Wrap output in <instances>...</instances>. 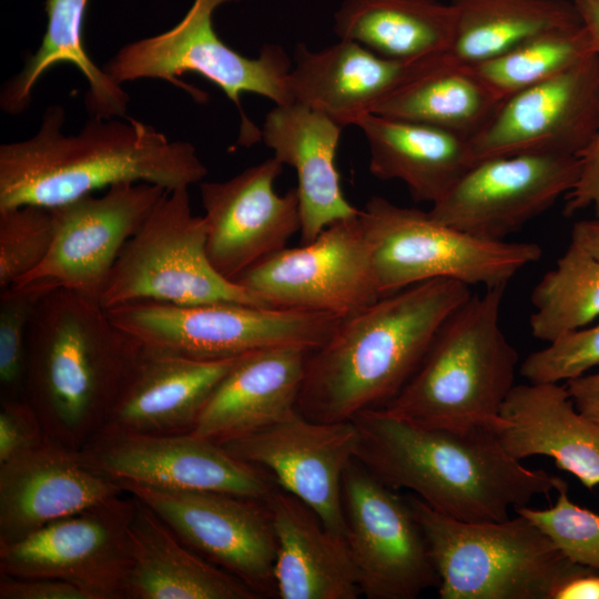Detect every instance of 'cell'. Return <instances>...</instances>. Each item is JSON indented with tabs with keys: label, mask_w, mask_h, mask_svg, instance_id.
I'll return each instance as SVG.
<instances>
[{
	"label": "cell",
	"mask_w": 599,
	"mask_h": 599,
	"mask_svg": "<svg viewBox=\"0 0 599 599\" xmlns=\"http://www.w3.org/2000/svg\"><path fill=\"white\" fill-rule=\"evenodd\" d=\"M352 420L359 434L356 459L388 487L410 490L448 517L501 521L555 490L556 476L509 456L490 428L423 427L384 407Z\"/></svg>",
	"instance_id": "6da1fadb"
},
{
	"label": "cell",
	"mask_w": 599,
	"mask_h": 599,
	"mask_svg": "<svg viewBox=\"0 0 599 599\" xmlns=\"http://www.w3.org/2000/svg\"><path fill=\"white\" fill-rule=\"evenodd\" d=\"M64 121V109L52 105L32 136L0 145V210L57 207L125 182L172 191L207 175L191 143L133 118L90 116L75 134L63 133Z\"/></svg>",
	"instance_id": "7a4b0ae2"
},
{
	"label": "cell",
	"mask_w": 599,
	"mask_h": 599,
	"mask_svg": "<svg viewBox=\"0 0 599 599\" xmlns=\"http://www.w3.org/2000/svg\"><path fill=\"white\" fill-rule=\"evenodd\" d=\"M471 293L436 278L380 297L344 317L307 355L297 410L321 423L386 406L406 385L437 332Z\"/></svg>",
	"instance_id": "3957f363"
},
{
	"label": "cell",
	"mask_w": 599,
	"mask_h": 599,
	"mask_svg": "<svg viewBox=\"0 0 599 599\" xmlns=\"http://www.w3.org/2000/svg\"><path fill=\"white\" fill-rule=\"evenodd\" d=\"M144 346L100 302L63 287L33 315L23 397L47 438L81 449L106 424Z\"/></svg>",
	"instance_id": "277c9868"
},
{
	"label": "cell",
	"mask_w": 599,
	"mask_h": 599,
	"mask_svg": "<svg viewBox=\"0 0 599 599\" xmlns=\"http://www.w3.org/2000/svg\"><path fill=\"white\" fill-rule=\"evenodd\" d=\"M505 290L487 288L455 309L413 376L384 408L423 427L495 432L516 385L519 361L500 324Z\"/></svg>",
	"instance_id": "5b68a950"
},
{
	"label": "cell",
	"mask_w": 599,
	"mask_h": 599,
	"mask_svg": "<svg viewBox=\"0 0 599 599\" xmlns=\"http://www.w3.org/2000/svg\"><path fill=\"white\" fill-rule=\"evenodd\" d=\"M438 573L440 599H554L583 565L524 515L468 522L407 496Z\"/></svg>",
	"instance_id": "8992f818"
},
{
	"label": "cell",
	"mask_w": 599,
	"mask_h": 599,
	"mask_svg": "<svg viewBox=\"0 0 599 599\" xmlns=\"http://www.w3.org/2000/svg\"><path fill=\"white\" fill-rule=\"evenodd\" d=\"M359 219L372 246L382 297L436 278L486 288L506 286L542 257L537 243L477 237L436 221L428 212L382 196H372Z\"/></svg>",
	"instance_id": "52a82bcc"
},
{
	"label": "cell",
	"mask_w": 599,
	"mask_h": 599,
	"mask_svg": "<svg viewBox=\"0 0 599 599\" xmlns=\"http://www.w3.org/2000/svg\"><path fill=\"white\" fill-rule=\"evenodd\" d=\"M240 0H194L185 16L171 29L123 45L103 70L120 84L141 79H160L179 85L192 95L179 75L193 72L219 87L238 109V143L250 146L261 140V129L246 116L242 93H254L275 104L294 102L288 90L293 63L278 45L266 44L256 58L240 54L216 33L215 10Z\"/></svg>",
	"instance_id": "ba28073f"
},
{
	"label": "cell",
	"mask_w": 599,
	"mask_h": 599,
	"mask_svg": "<svg viewBox=\"0 0 599 599\" xmlns=\"http://www.w3.org/2000/svg\"><path fill=\"white\" fill-rule=\"evenodd\" d=\"M176 305L237 303L271 307L257 293L222 276L206 253V224L189 187L166 191L122 248L102 292L104 309L132 302Z\"/></svg>",
	"instance_id": "9c48e42d"
},
{
	"label": "cell",
	"mask_w": 599,
	"mask_h": 599,
	"mask_svg": "<svg viewBox=\"0 0 599 599\" xmlns=\"http://www.w3.org/2000/svg\"><path fill=\"white\" fill-rule=\"evenodd\" d=\"M144 347L196 361H222L273 347L322 346L343 317L237 303L132 302L106 309Z\"/></svg>",
	"instance_id": "30bf717a"
},
{
	"label": "cell",
	"mask_w": 599,
	"mask_h": 599,
	"mask_svg": "<svg viewBox=\"0 0 599 599\" xmlns=\"http://www.w3.org/2000/svg\"><path fill=\"white\" fill-rule=\"evenodd\" d=\"M345 540L362 595L416 599L439 578L407 496L354 459L343 477Z\"/></svg>",
	"instance_id": "8fae6325"
},
{
	"label": "cell",
	"mask_w": 599,
	"mask_h": 599,
	"mask_svg": "<svg viewBox=\"0 0 599 599\" xmlns=\"http://www.w3.org/2000/svg\"><path fill=\"white\" fill-rule=\"evenodd\" d=\"M233 282L257 293L271 307L343 318L382 297L359 213L329 224L307 244L260 261Z\"/></svg>",
	"instance_id": "7c38bea8"
},
{
	"label": "cell",
	"mask_w": 599,
	"mask_h": 599,
	"mask_svg": "<svg viewBox=\"0 0 599 599\" xmlns=\"http://www.w3.org/2000/svg\"><path fill=\"white\" fill-rule=\"evenodd\" d=\"M192 550L261 598L276 595V536L265 500L219 491L169 490L118 481Z\"/></svg>",
	"instance_id": "4fadbf2b"
},
{
	"label": "cell",
	"mask_w": 599,
	"mask_h": 599,
	"mask_svg": "<svg viewBox=\"0 0 599 599\" xmlns=\"http://www.w3.org/2000/svg\"><path fill=\"white\" fill-rule=\"evenodd\" d=\"M134 497L123 493L0 544V575L70 582L90 599H122Z\"/></svg>",
	"instance_id": "5bb4252c"
},
{
	"label": "cell",
	"mask_w": 599,
	"mask_h": 599,
	"mask_svg": "<svg viewBox=\"0 0 599 599\" xmlns=\"http://www.w3.org/2000/svg\"><path fill=\"white\" fill-rule=\"evenodd\" d=\"M577 156L521 153L475 162L429 215L477 237L505 241L576 184Z\"/></svg>",
	"instance_id": "9a60e30c"
},
{
	"label": "cell",
	"mask_w": 599,
	"mask_h": 599,
	"mask_svg": "<svg viewBox=\"0 0 599 599\" xmlns=\"http://www.w3.org/2000/svg\"><path fill=\"white\" fill-rule=\"evenodd\" d=\"M81 451L91 467L115 481L262 500L277 487L264 469L191 433L149 435L101 429Z\"/></svg>",
	"instance_id": "2e32d148"
},
{
	"label": "cell",
	"mask_w": 599,
	"mask_h": 599,
	"mask_svg": "<svg viewBox=\"0 0 599 599\" xmlns=\"http://www.w3.org/2000/svg\"><path fill=\"white\" fill-rule=\"evenodd\" d=\"M599 132V59L591 54L568 70L505 98L470 139L474 162L545 153L577 156Z\"/></svg>",
	"instance_id": "e0dca14e"
},
{
	"label": "cell",
	"mask_w": 599,
	"mask_h": 599,
	"mask_svg": "<svg viewBox=\"0 0 599 599\" xmlns=\"http://www.w3.org/2000/svg\"><path fill=\"white\" fill-rule=\"evenodd\" d=\"M151 183H119L52 207L55 236L44 261L16 284L43 280L100 302L125 243L164 196Z\"/></svg>",
	"instance_id": "ac0fdd59"
},
{
	"label": "cell",
	"mask_w": 599,
	"mask_h": 599,
	"mask_svg": "<svg viewBox=\"0 0 599 599\" xmlns=\"http://www.w3.org/2000/svg\"><path fill=\"white\" fill-rule=\"evenodd\" d=\"M358 444L353 420L321 423L296 409L222 446L240 460L267 471L278 488L301 499L328 529L344 536L343 477L356 459Z\"/></svg>",
	"instance_id": "d6986e66"
},
{
	"label": "cell",
	"mask_w": 599,
	"mask_h": 599,
	"mask_svg": "<svg viewBox=\"0 0 599 599\" xmlns=\"http://www.w3.org/2000/svg\"><path fill=\"white\" fill-rule=\"evenodd\" d=\"M283 164L274 156L226 181L199 183L206 224V253L213 267L234 281L260 261L286 247L301 232L297 189H274Z\"/></svg>",
	"instance_id": "ffe728a7"
},
{
	"label": "cell",
	"mask_w": 599,
	"mask_h": 599,
	"mask_svg": "<svg viewBox=\"0 0 599 599\" xmlns=\"http://www.w3.org/2000/svg\"><path fill=\"white\" fill-rule=\"evenodd\" d=\"M125 493L81 451L49 438L0 464V544Z\"/></svg>",
	"instance_id": "44dd1931"
},
{
	"label": "cell",
	"mask_w": 599,
	"mask_h": 599,
	"mask_svg": "<svg viewBox=\"0 0 599 599\" xmlns=\"http://www.w3.org/2000/svg\"><path fill=\"white\" fill-rule=\"evenodd\" d=\"M446 59L438 55L399 61L344 39L318 51L300 43L294 50L288 90L293 101L327 114L345 128L355 125L397 89Z\"/></svg>",
	"instance_id": "7402d4cb"
},
{
	"label": "cell",
	"mask_w": 599,
	"mask_h": 599,
	"mask_svg": "<svg viewBox=\"0 0 599 599\" xmlns=\"http://www.w3.org/2000/svg\"><path fill=\"white\" fill-rule=\"evenodd\" d=\"M495 434L509 456H548L589 490L599 485V423L581 414L565 385H515Z\"/></svg>",
	"instance_id": "603a6c76"
},
{
	"label": "cell",
	"mask_w": 599,
	"mask_h": 599,
	"mask_svg": "<svg viewBox=\"0 0 599 599\" xmlns=\"http://www.w3.org/2000/svg\"><path fill=\"white\" fill-rule=\"evenodd\" d=\"M344 126L301 102L268 111L261 140L283 165L295 169L301 211V243L307 244L329 224L355 216L359 210L344 196L336 151Z\"/></svg>",
	"instance_id": "cb8c5ba5"
},
{
	"label": "cell",
	"mask_w": 599,
	"mask_h": 599,
	"mask_svg": "<svg viewBox=\"0 0 599 599\" xmlns=\"http://www.w3.org/2000/svg\"><path fill=\"white\" fill-rule=\"evenodd\" d=\"M309 351L273 347L238 357L205 404L191 434L223 445L297 409Z\"/></svg>",
	"instance_id": "d4e9b609"
},
{
	"label": "cell",
	"mask_w": 599,
	"mask_h": 599,
	"mask_svg": "<svg viewBox=\"0 0 599 599\" xmlns=\"http://www.w3.org/2000/svg\"><path fill=\"white\" fill-rule=\"evenodd\" d=\"M237 359L196 361L144 347L102 429L149 435L191 433L210 396Z\"/></svg>",
	"instance_id": "484cf974"
},
{
	"label": "cell",
	"mask_w": 599,
	"mask_h": 599,
	"mask_svg": "<svg viewBox=\"0 0 599 599\" xmlns=\"http://www.w3.org/2000/svg\"><path fill=\"white\" fill-rule=\"evenodd\" d=\"M128 551L122 599L261 598L240 579L187 547L135 497Z\"/></svg>",
	"instance_id": "4316f807"
},
{
	"label": "cell",
	"mask_w": 599,
	"mask_h": 599,
	"mask_svg": "<svg viewBox=\"0 0 599 599\" xmlns=\"http://www.w3.org/2000/svg\"><path fill=\"white\" fill-rule=\"evenodd\" d=\"M277 549L276 595L282 599H356L362 596L344 536L328 529L297 497L276 487L265 498Z\"/></svg>",
	"instance_id": "83f0119b"
},
{
	"label": "cell",
	"mask_w": 599,
	"mask_h": 599,
	"mask_svg": "<svg viewBox=\"0 0 599 599\" xmlns=\"http://www.w3.org/2000/svg\"><path fill=\"white\" fill-rule=\"evenodd\" d=\"M355 125L368 145L370 173L403 182L416 202L434 204L475 163L470 140L436 126L375 113Z\"/></svg>",
	"instance_id": "f1b7e54d"
},
{
	"label": "cell",
	"mask_w": 599,
	"mask_h": 599,
	"mask_svg": "<svg viewBox=\"0 0 599 599\" xmlns=\"http://www.w3.org/2000/svg\"><path fill=\"white\" fill-rule=\"evenodd\" d=\"M89 0H47V28L37 51L22 70L3 87L0 105L12 115L24 112L40 78L55 64H73L85 78L89 89L84 98L92 118L126 116L130 97L103 68L93 62L84 45V23Z\"/></svg>",
	"instance_id": "f546056e"
},
{
	"label": "cell",
	"mask_w": 599,
	"mask_h": 599,
	"mask_svg": "<svg viewBox=\"0 0 599 599\" xmlns=\"http://www.w3.org/2000/svg\"><path fill=\"white\" fill-rule=\"evenodd\" d=\"M455 22L453 4L438 0H344L334 32L385 58L417 61L447 55Z\"/></svg>",
	"instance_id": "4dcf8cb0"
},
{
	"label": "cell",
	"mask_w": 599,
	"mask_h": 599,
	"mask_svg": "<svg viewBox=\"0 0 599 599\" xmlns=\"http://www.w3.org/2000/svg\"><path fill=\"white\" fill-rule=\"evenodd\" d=\"M456 22L448 59L476 65L547 31L582 24L570 0H451Z\"/></svg>",
	"instance_id": "1f68e13d"
},
{
	"label": "cell",
	"mask_w": 599,
	"mask_h": 599,
	"mask_svg": "<svg viewBox=\"0 0 599 599\" xmlns=\"http://www.w3.org/2000/svg\"><path fill=\"white\" fill-rule=\"evenodd\" d=\"M501 101L470 67L454 63L447 57L397 89L369 113L428 124L470 140Z\"/></svg>",
	"instance_id": "d6a6232c"
},
{
	"label": "cell",
	"mask_w": 599,
	"mask_h": 599,
	"mask_svg": "<svg viewBox=\"0 0 599 599\" xmlns=\"http://www.w3.org/2000/svg\"><path fill=\"white\" fill-rule=\"evenodd\" d=\"M529 326L535 338L551 343L599 317V260L570 241L556 266L532 290Z\"/></svg>",
	"instance_id": "836d02e7"
},
{
	"label": "cell",
	"mask_w": 599,
	"mask_h": 599,
	"mask_svg": "<svg viewBox=\"0 0 599 599\" xmlns=\"http://www.w3.org/2000/svg\"><path fill=\"white\" fill-rule=\"evenodd\" d=\"M595 53L583 24L540 33L470 68L500 99L544 82Z\"/></svg>",
	"instance_id": "e575fe53"
},
{
	"label": "cell",
	"mask_w": 599,
	"mask_h": 599,
	"mask_svg": "<svg viewBox=\"0 0 599 599\" xmlns=\"http://www.w3.org/2000/svg\"><path fill=\"white\" fill-rule=\"evenodd\" d=\"M58 287L34 280L0 291V387L1 398L23 397L28 336L42 297Z\"/></svg>",
	"instance_id": "d590c367"
},
{
	"label": "cell",
	"mask_w": 599,
	"mask_h": 599,
	"mask_svg": "<svg viewBox=\"0 0 599 599\" xmlns=\"http://www.w3.org/2000/svg\"><path fill=\"white\" fill-rule=\"evenodd\" d=\"M52 207L21 205L0 210V291L33 272L55 236Z\"/></svg>",
	"instance_id": "8d00e7d4"
},
{
	"label": "cell",
	"mask_w": 599,
	"mask_h": 599,
	"mask_svg": "<svg viewBox=\"0 0 599 599\" xmlns=\"http://www.w3.org/2000/svg\"><path fill=\"white\" fill-rule=\"evenodd\" d=\"M557 501L548 509L516 508L540 527L572 561L599 570V514L571 501L568 484L555 478Z\"/></svg>",
	"instance_id": "74e56055"
},
{
	"label": "cell",
	"mask_w": 599,
	"mask_h": 599,
	"mask_svg": "<svg viewBox=\"0 0 599 599\" xmlns=\"http://www.w3.org/2000/svg\"><path fill=\"white\" fill-rule=\"evenodd\" d=\"M599 365V324L566 334L530 353L519 366L528 383H559Z\"/></svg>",
	"instance_id": "f35d334b"
},
{
	"label": "cell",
	"mask_w": 599,
	"mask_h": 599,
	"mask_svg": "<svg viewBox=\"0 0 599 599\" xmlns=\"http://www.w3.org/2000/svg\"><path fill=\"white\" fill-rule=\"evenodd\" d=\"M44 438L41 423L24 397L0 399V464Z\"/></svg>",
	"instance_id": "ab89813d"
},
{
	"label": "cell",
	"mask_w": 599,
	"mask_h": 599,
	"mask_svg": "<svg viewBox=\"0 0 599 599\" xmlns=\"http://www.w3.org/2000/svg\"><path fill=\"white\" fill-rule=\"evenodd\" d=\"M580 172L573 187L564 196V214L572 216L592 210L599 220V132L579 155Z\"/></svg>",
	"instance_id": "60d3db41"
},
{
	"label": "cell",
	"mask_w": 599,
	"mask_h": 599,
	"mask_svg": "<svg viewBox=\"0 0 599 599\" xmlns=\"http://www.w3.org/2000/svg\"><path fill=\"white\" fill-rule=\"evenodd\" d=\"M0 599H90V596L58 579L0 575Z\"/></svg>",
	"instance_id": "b9f144b4"
},
{
	"label": "cell",
	"mask_w": 599,
	"mask_h": 599,
	"mask_svg": "<svg viewBox=\"0 0 599 599\" xmlns=\"http://www.w3.org/2000/svg\"><path fill=\"white\" fill-rule=\"evenodd\" d=\"M565 386L575 407L599 423V372L568 379Z\"/></svg>",
	"instance_id": "7bdbcfd3"
},
{
	"label": "cell",
	"mask_w": 599,
	"mask_h": 599,
	"mask_svg": "<svg viewBox=\"0 0 599 599\" xmlns=\"http://www.w3.org/2000/svg\"><path fill=\"white\" fill-rule=\"evenodd\" d=\"M554 599H599V570L583 567L556 590Z\"/></svg>",
	"instance_id": "ee69618b"
},
{
	"label": "cell",
	"mask_w": 599,
	"mask_h": 599,
	"mask_svg": "<svg viewBox=\"0 0 599 599\" xmlns=\"http://www.w3.org/2000/svg\"><path fill=\"white\" fill-rule=\"evenodd\" d=\"M571 242L599 260V220H581L573 224Z\"/></svg>",
	"instance_id": "f6af8a7d"
},
{
	"label": "cell",
	"mask_w": 599,
	"mask_h": 599,
	"mask_svg": "<svg viewBox=\"0 0 599 599\" xmlns=\"http://www.w3.org/2000/svg\"><path fill=\"white\" fill-rule=\"evenodd\" d=\"M572 3L593 40L595 53L599 59V0H575Z\"/></svg>",
	"instance_id": "bcb514c9"
},
{
	"label": "cell",
	"mask_w": 599,
	"mask_h": 599,
	"mask_svg": "<svg viewBox=\"0 0 599 599\" xmlns=\"http://www.w3.org/2000/svg\"><path fill=\"white\" fill-rule=\"evenodd\" d=\"M571 2L575 1V0H570Z\"/></svg>",
	"instance_id": "7dc6e473"
}]
</instances>
